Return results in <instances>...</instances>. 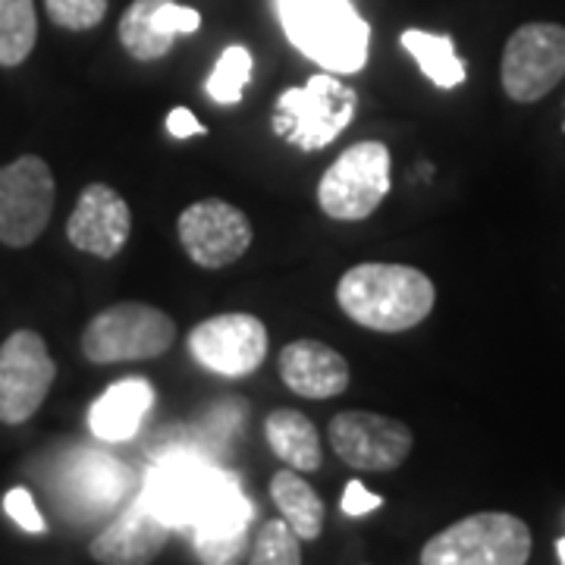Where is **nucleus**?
Here are the masks:
<instances>
[{
    "mask_svg": "<svg viewBox=\"0 0 565 565\" xmlns=\"http://www.w3.org/2000/svg\"><path fill=\"white\" fill-rule=\"evenodd\" d=\"M531 527L509 512H475L434 534L422 565H527Z\"/></svg>",
    "mask_w": 565,
    "mask_h": 565,
    "instance_id": "20e7f679",
    "label": "nucleus"
},
{
    "mask_svg": "<svg viewBox=\"0 0 565 565\" xmlns=\"http://www.w3.org/2000/svg\"><path fill=\"white\" fill-rule=\"evenodd\" d=\"M182 252L207 270H221L243 258L252 245V223L236 204L204 199L189 204L177 223Z\"/></svg>",
    "mask_w": 565,
    "mask_h": 565,
    "instance_id": "9b49d317",
    "label": "nucleus"
},
{
    "mask_svg": "<svg viewBox=\"0 0 565 565\" xmlns=\"http://www.w3.org/2000/svg\"><path fill=\"white\" fill-rule=\"evenodd\" d=\"M163 546L167 525L139 500L88 544V556L98 565H151Z\"/></svg>",
    "mask_w": 565,
    "mask_h": 565,
    "instance_id": "f3484780",
    "label": "nucleus"
},
{
    "mask_svg": "<svg viewBox=\"0 0 565 565\" xmlns=\"http://www.w3.org/2000/svg\"><path fill=\"white\" fill-rule=\"evenodd\" d=\"M35 0H0V66H20L35 51Z\"/></svg>",
    "mask_w": 565,
    "mask_h": 565,
    "instance_id": "b1692460",
    "label": "nucleus"
},
{
    "mask_svg": "<svg viewBox=\"0 0 565 565\" xmlns=\"http://www.w3.org/2000/svg\"><path fill=\"white\" fill-rule=\"evenodd\" d=\"M132 233V211L117 189L92 182L85 185L79 202L66 221V239L85 255L117 258Z\"/></svg>",
    "mask_w": 565,
    "mask_h": 565,
    "instance_id": "4468645a",
    "label": "nucleus"
},
{
    "mask_svg": "<svg viewBox=\"0 0 565 565\" xmlns=\"http://www.w3.org/2000/svg\"><path fill=\"white\" fill-rule=\"evenodd\" d=\"M57 381V364L35 330H17L0 345V422L25 424Z\"/></svg>",
    "mask_w": 565,
    "mask_h": 565,
    "instance_id": "9d476101",
    "label": "nucleus"
},
{
    "mask_svg": "<svg viewBox=\"0 0 565 565\" xmlns=\"http://www.w3.org/2000/svg\"><path fill=\"white\" fill-rule=\"evenodd\" d=\"M3 509H7V515H10L22 531H29V534H41V531H44V519H41L39 505H35L32 493H29L25 487H13V490L3 497Z\"/></svg>",
    "mask_w": 565,
    "mask_h": 565,
    "instance_id": "cd10ccee",
    "label": "nucleus"
},
{
    "mask_svg": "<svg viewBox=\"0 0 565 565\" xmlns=\"http://www.w3.org/2000/svg\"><path fill=\"white\" fill-rule=\"evenodd\" d=\"M177 343V323L148 302H117L82 330V355L92 364L151 362Z\"/></svg>",
    "mask_w": 565,
    "mask_h": 565,
    "instance_id": "7ed1b4c3",
    "label": "nucleus"
},
{
    "mask_svg": "<svg viewBox=\"0 0 565 565\" xmlns=\"http://www.w3.org/2000/svg\"><path fill=\"white\" fill-rule=\"evenodd\" d=\"M408 424L377 412H340L330 422V446L349 468L359 471H393L412 452Z\"/></svg>",
    "mask_w": 565,
    "mask_h": 565,
    "instance_id": "ddd939ff",
    "label": "nucleus"
},
{
    "mask_svg": "<svg viewBox=\"0 0 565 565\" xmlns=\"http://www.w3.org/2000/svg\"><path fill=\"white\" fill-rule=\"evenodd\" d=\"M167 132H170L173 139H189V136H204L207 129L195 120V114H192L189 107H173L170 117H167Z\"/></svg>",
    "mask_w": 565,
    "mask_h": 565,
    "instance_id": "c756f323",
    "label": "nucleus"
},
{
    "mask_svg": "<svg viewBox=\"0 0 565 565\" xmlns=\"http://www.w3.org/2000/svg\"><path fill=\"white\" fill-rule=\"evenodd\" d=\"M248 79H252V54L243 44H233L221 54V61H217L204 88L214 102L230 107V104L243 102Z\"/></svg>",
    "mask_w": 565,
    "mask_h": 565,
    "instance_id": "393cba45",
    "label": "nucleus"
},
{
    "mask_svg": "<svg viewBox=\"0 0 565 565\" xmlns=\"http://www.w3.org/2000/svg\"><path fill=\"white\" fill-rule=\"evenodd\" d=\"M44 10L66 32H88L107 17V0H44Z\"/></svg>",
    "mask_w": 565,
    "mask_h": 565,
    "instance_id": "bb28decb",
    "label": "nucleus"
},
{
    "mask_svg": "<svg viewBox=\"0 0 565 565\" xmlns=\"http://www.w3.org/2000/svg\"><path fill=\"white\" fill-rule=\"evenodd\" d=\"M503 92L519 104L546 98L565 79V25L527 22L515 29L503 51Z\"/></svg>",
    "mask_w": 565,
    "mask_h": 565,
    "instance_id": "1a4fd4ad",
    "label": "nucleus"
},
{
    "mask_svg": "<svg viewBox=\"0 0 565 565\" xmlns=\"http://www.w3.org/2000/svg\"><path fill=\"white\" fill-rule=\"evenodd\" d=\"M57 182L39 154H22L0 167V243L25 248L47 230Z\"/></svg>",
    "mask_w": 565,
    "mask_h": 565,
    "instance_id": "6e6552de",
    "label": "nucleus"
},
{
    "mask_svg": "<svg viewBox=\"0 0 565 565\" xmlns=\"http://www.w3.org/2000/svg\"><path fill=\"white\" fill-rule=\"evenodd\" d=\"M230 481L233 475L204 462L195 452H177L151 468L139 500L167 527H192Z\"/></svg>",
    "mask_w": 565,
    "mask_h": 565,
    "instance_id": "0eeeda50",
    "label": "nucleus"
},
{
    "mask_svg": "<svg viewBox=\"0 0 565 565\" xmlns=\"http://www.w3.org/2000/svg\"><path fill=\"white\" fill-rule=\"evenodd\" d=\"M270 497L280 509L282 522L296 531L299 541H318L323 531V503L321 497L305 484L299 475H292L289 468L277 471L270 478Z\"/></svg>",
    "mask_w": 565,
    "mask_h": 565,
    "instance_id": "4be33fe9",
    "label": "nucleus"
},
{
    "mask_svg": "<svg viewBox=\"0 0 565 565\" xmlns=\"http://www.w3.org/2000/svg\"><path fill=\"white\" fill-rule=\"evenodd\" d=\"M381 505H384V500H381L377 493H371L362 481H349V484H345V493H343L345 515L359 519V515H367V512H374V509H381Z\"/></svg>",
    "mask_w": 565,
    "mask_h": 565,
    "instance_id": "c85d7f7f",
    "label": "nucleus"
},
{
    "mask_svg": "<svg viewBox=\"0 0 565 565\" xmlns=\"http://www.w3.org/2000/svg\"><path fill=\"white\" fill-rule=\"evenodd\" d=\"M556 553H559V563L565 565V537H559V544H556Z\"/></svg>",
    "mask_w": 565,
    "mask_h": 565,
    "instance_id": "7c9ffc66",
    "label": "nucleus"
},
{
    "mask_svg": "<svg viewBox=\"0 0 565 565\" xmlns=\"http://www.w3.org/2000/svg\"><path fill=\"white\" fill-rule=\"evenodd\" d=\"M280 377L305 399H333L349 386V362L321 340H296L280 352Z\"/></svg>",
    "mask_w": 565,
    "mask_h": 565,
    "instance_id": "a211bd4d",
    "label": "nucleus"
},
{
    "mask_svg": "<svg viewBox=\"0 0 565 565\" xmlns=\"http://www.w3.org/2000/svg\"><path fill=\"white\" fill-rule=\"evenodd\" d=\"M248 522L252 503L233 478L223 487L221 497L204 509V515L192 525L195 553L204 565H239L248 556Z\"/></svg>",
    "mask_w": 565,
    "mask_h": 565,
    "instance_id": "dca6fc26",
    "label": "nucleus"
},
{
    "mask_svg": "<svg viewBox=\"0 0 565 565\" xmlns=\"http://www.w3.org/2000/svg\"><path fill=\"white\" fill-rule=\"evenodd\" d=\"M359 95L330 73L286 88L274 107V132L299 151H321L355 117Z\"/></svg>",
    "mask_w": 565,
    "mask_h": 565,
    "instance_id": "39448f33",
    "label": "nucleus"
},
{
    "mask_svg": "<svg viewBox=\"0 0 565 565\" xmlns=\"http://www.w3.org/2000/svg\"><path fill=\"white\" fill-rule=\"evenodd\" d=\"M286 39L327 73H359L367 63L371 25L352 0H274Z\"/></svg>",
    "mask_w": 565,
    "mask_h": 565,
    "instance_id": "f03ea898",
    "label": "nucleus"
},
{
    "mask_svg": "<svg viewBox=\"0 0 565 565\" xmlns=\"http://www.w3.org/2000/svg\"><path fill=\"white\" fill-rule=\"evenodd\" d=\"M264 437L277 459L296 468V471H318L323 462L321 437L311 418H305L296 408H277L264 422Z\"/></svg>",
    "mask_w": 565,
    "mask_h": 565,
    "instance_id": "aec40b11",
    "label": "nucleus"
},
{
    "mask_svg": "<svg viewBox=\"0 0 565 565\" xmlns=\"http://www.w3.org/2000/svg\"><path fill=\"white\" fill-rule=\"evenodd\" d=\"M202 25V13L177 0H132L120 17V44L136 61H161L173 41L192 35Z\"/></svg>",
    "mask_w": 565,
    "mask_h": 565,
    "instance_id": "2eb2a0df",
    "label": "nucleus"
},
{
    "mask_svg": "<svg viewBox=\"0 0 565 565\" xmlns=\"http://www.w3.org/2000/svg\"><path fill=\"white\" fill-rule=\"evenodd\" d=\"M248 565H302V546L286 522H264L258 531Z\"/></svg>",
    "mask_w": 565,
    "mask_h": 565,
    "instance_id": "a878e982",
    "label": "nucleus"
},
{
    "mask_svg": "<svg viewBox=\"0 0 565 565\" xmlns=\"http://www.w3.org/2000/svg\"><path fill=\"white\" fill-rule=\"evenodd\" d=\"M154 405V386L145 377H126L104 393L88 412V427L98 440L122 444L139 434L145 415Z\"/></svg>",
    "mask_w": 565,
    "mask_h": 565,
    "instance_id": "6ab92c4d",
    "label": "nucleus"
},
{
    "mask_svg": "<svg viewBox=\"0 0 565 565\" xmlns=\"http://www.w3.org/2000/svg\"><path fill=\"white\" fill-rule=\"evenodd\" d=\"M129 484V471L102 452H85L70 471V490L76 493V500L95 505V512H102L104 505L120 503Z\"/></svg>",
    "mask_w": 565,
    "mask_h": 565,
    "instance_id": "412c9836",
    "label": "nucleus"
},
{
    "mask_svg": "<svg viewBox=\"0 0 565 565\" xmlns=\"http://www.w3.org/2000/svg\"><path fill=\"white\" fill-rule=\"evenodd\" d=\"M192 359L223 377L255 374L267 359V327L255 315L230 311L207 318L189 333Z\"/></svg>",
    "mask_w": 565,
    "mask_h": 565,
    "instance_id": "f8f14e48",
    "label": "nucleus"
},
{
    "mask_svg": "<svg viewBox=\"0 0 565 565\" xmlns=\"http://www.w3.org/2000/svg\"><path fill=\"white\" fill-rule=\"evenodd\" d=\"M403 47L422 66V73L437 88H456L465 82V63L456 54V44L449 35H434L422 29H405Z\"/></svg>",
    "mask_w": 565,
    "mask_h": 565,
    "instance_id": "5701e85b",
    "label": "nucleus"
},
{
    "mask_svg": "<svg viewBox=\"0 0 565 565\" xmlns=\"http://www.w3.org/2000/svg\"><path fill=\"white\" fill-rule=\"evenodd\" d=\"M393 185V158L384 141H359L327 167L318 182V204L333 221L371 217Z\"/></svg>",
    "mask_w": 565,
    "mask_h": 565,
    "instance_id": "423d86ee",
    "label": "nucleus"
},
{
    "mask_svg": "<svg viewBox=\"0 0 565 565\" xmlns=\"http://www.w3.org/2000/svg\"><path fill=\"white\" fill-rule=\"evenodd\" d=\"M337 302L364 330L403 333L434 311L437 289L418 267L367 262L349 267L340 277Z\"/></svg>",
    "mask_w": 565,
    "mask_h": 565,
    "instance_id": "f257e3e1",
    "label": "nucleus"
}]
</instances>
